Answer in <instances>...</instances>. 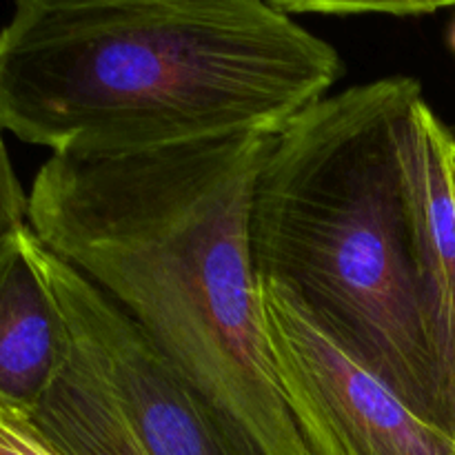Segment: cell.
<instances>
[{"label":"cell","instance_id":"9","mask_svg":"<svg viewBox=\"0 0 455 455\" xmlns=\"http://www.w3.org/2000/svg\"><path fill=\"white\" fill-rule=\"evenodd\" d=\"M284 13H327V16H360V13H389V16H420L453 7L455 0H269Z\"/></svg>","mask_w":455,"mask_h":455},{"label":"cell","instance_id":"8","mask_svg":"<svg viewBox=\"0 0 455 455\" xmlns=\"http://www.w3.org/2000/svg\"><path fill=\"white\" fill-rule=\"evenodd\" d=\"M20 422L56 455H142L114 395L74 338L47 394Z\"/></svg>","mask_w":455,"mask_h":455},{"label":"cell","instance_id":"7","mask_svg":"<svg viewBox=\"0 0 455 455\" xmlns=\"http://www.w3.org/2000/svg\"><path fill=\"white\" fill-rule=\"evenodd\" d=\"M71 331L27 227L0 251V413L25 420L69 355Z\"/></svg>","mask_w":455,"mask_h":455},{"label":"cell","instance_id":"6","mask_svg":"<svg viewBox=\"0 0 455 455\" xmlns=\"http://www.w3.org/2000/svg\"><path fill=\"white\" fill-rule=\"evenodd\" d=\"M455 138L425 98L407 132L409 172L416 204L418 275L427 340L438 380L444 431L455 440Z\"/></svg>","mask_w":455,"mask_h":455},{"label":"cell","instance_id":"10","mask_svg":"<svg viewBox=\"0 0 455 455\" xmlns=\"http://www.w3.org/2000/svg\"><path fill=\"white\" fill-rule=\"evenodd\" d=\"M29 227V198L13 173L7 147L0 136V251Z\"/></svg>","mask_w":455,"mask_h":455},{"label":"cell","instance_id":"1","mask_svg":"<svg viewBox=\"0 0 455 455\" xmlns=\"http://www.w3.org/2000/svg\"><path fill=\"white\" fill-rule=\"evenodd\" d=\"M274 136L52 154L27 196L36 238L145 331L234 455H314L275 378L249 240Z\"/></svg>","mask_w":455,"mask_h":455},{"label":"cell","instance_id":"4","mask_svg":"<svg viewBox=\"0 0 455 455\" xmlns=\"http://www.w3.org/2000/svg\"><path fill=\"white\" fill-rule=\"evenodd\" d=\"M280 391L314 455H455V440L324 331L280 289L260 283Z\"/></svg>","mask_w":455,"mask_h":455},{"label":"cell","instance_id":"2","mask_svg":"<svg viewBox=\"0 0 455 455\" xmlns=\"http://www.w3.org/2000/svg\"><path fill=\"white\" fill-rule=\"evenodd\" d=\"M340 76L336 47L269 0H18L0 129L87 158L278 133Z\"/></svg>","mask_w":455,"mask_h":455},{"label":"cell","instance_id":"3","mask_svg":"<svg viewBox=\"0 0 455 455\" xmlns=\"http://www.w3.org/2000/svg\"><path fill=\"white\" fill-rule=\"evenodd\" d=\"M420 98L418 80L391 76L307 107L262 160L249 240L258 283L291 298L444 431L407 156Z\"/></svg>","mask_w":455,"mask_h":455},{"label":"cell","instance_id":"12","mask_svg":"<svg viewBox=\"0 0 455 455\" xmlns=\"http://www.w3.org/2000/svg\"><path fill=\"white\" fill-rule=\"evenodd\" d=\"M451 172H453V185H455V145H453V154H451Z\"/></svg>","mask_w":455,"mask_h":455},{"label":"cell","instance_id":"5","mask_svg":"<svg viewBox=\"0 0 455 455\" xmlns=\"http://www.w3.org/2000/svg\"><path fill=\"white\" fill-rule=\"evenodd\" d=\"M38 256L71 338L114 395L142 455H234L189 382L92 280L49 251Z\"/></svg>","mask_w":455,"mask_h":455},{"label":"cell","instance_id":"13","mask_svg":"<svg viewBox=\"0 0 455 455\" xmlns=\"http://www.w3.org/2000/svg\"><path fill=\"white\" fill-rule=\"evenodd\" d=\"M451 47H453V52H455V27H453V31H451Z\"/></svg>","mask_w":455,"mask_h":455},{"label":"cell","instance_id":"11","mask_svg":"<svg viewBox=\"0 0 455 455\" xmlns=\"http://www.w3.org/2000/svg\"><path fill=\"white\" fill-rule=\"evenodd\" d=\"M0 455H56L29 427L0 413Z\"/></svg>","mask_w":455,"mask_h":455}]
</instances>
